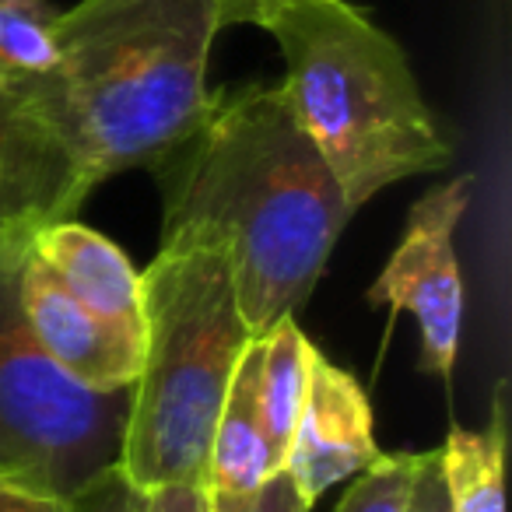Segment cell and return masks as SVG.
Here are the masks:
<instances>
[{
    "instance_id": "cell-11",
    "label": "cell",
    "mask_w": 512,
    "mask_h": 512,
    "mask_svg": "<svg viewBox=\"0 0 512 512\" xmlns=\"http://www.w3.org/2000/svg\"><path fill=\"white\" fill-rule=\"evenodd\" d=\"M256 376H260V341H249L228 393L214 421L211 449H207L204 488L207 495H246L278 470H285L267 442L260 404H256Z\"/></svg>"
},
{
    "instance_id": "cell-12",
    "label": "cell",
    "mask_w": 512,
    "mask_h": 512,
    "mask_svg": "<svg viewBox=\"0 0 512 512\" xmlns=\"http://www.w3.org/2000/svg\"><path fill=\"white\" fill-rule=\"evenodd\" d=\"M505 432V386H498L484 432L449 428L439 449L449 512H505Z\"/></svg>"
},
{
    "instance_id": "cell-2",
    "label": "cell",
    "mask_w": 512,
    "mask_h": 512,
    "mask_svg": "<svg viewBox=\"0 0 512 512\" xmlns=\"http://www.w3.org/2000/svg\"><path fill=\"white\" fill-rule=\"evenodd\" d=\"M221 0H78L57 11L53 71L36 92L88 186L151 169L207 113Z\"/></svg>"
},
{
    "instance_id": "cell-4",
    "label": "cell",
    "mask_w": 512,
    "mask_h": 512,
    "mask_svg": "<svg viewBox=\"0 0 512 512\" xmlns=\"http://www.w3.org/2000/svg\"><path fill=\"white\" fill-rule=\"evenodd\" d=\"M141 372L130 386L120 474L144 495L204 484L214 421L249 334L225 253L200 235H172L141 274Z\"/></svg>"
},
{
    "instance_id": "cell-5",
    "label": "cell",
    "mask_w": 512,
    "mask_h": 512,
    "mask_svg": "<svg viewBox=\"0 0 512 512\" xmlns=\"http://www.w3.org/2000/svg\"><path fill=\"white\" fill-rule=\"evenodd\" d=\"M32 235L0 232V481L53 498L120 467L130 390L74 383L36 344L18 302Z\"/></svg>"
},
{
    "instance_id": "cell-15",
    "label": "cell",
    "mask_w": 512,
    "mask_h": 512,
    "mask_svg": "<svg viewBox=\"0 0 512 512\" xmlns=\"http://www.w3.org/2000/svg\"><path fill=\"white\" fill-rule=\"evenodd\" d=\"M418 453H383L372 467L355 474L334 512H407Z\"/></svg>"
},
{
    "instance_id": "cell-16",
    "label": "cell",
    "mask_w": 512,
    "mask_h": 512,
    "mask_svg": "<svg viewBox=\"0 0 512 512\" xmlns=\"http://www.w3.org/2000/svg\"><path fill=\"white\" fill-rule=\"evenodd\" d=\"M67 502H71V512H148V495L134 488L120 474V467L95 477L88 488H81Z\"/></svg>"
},
{
    "instance_id": "cell-7",
    "label": "cell",
    "mask_w": 512,
    "mask_h": 512,
    "mask_svg": "<svg viewBox=\"0 0 512 512\" xmlns=\"http://www.w3.org/2000/svg\"><path fill=\"white\" fill-rule=\"evenodd\" d=\"M32 78L0 71V232L8 235H36L74 218L92 193Z\"/></svg>"
},
{
    "instance_id": "cell-19",
    "label": "cell",
    "mask_w": 512,
    "mask_h": 512,
    "mask_svg": "<svg viewBox=\"0 0 512 512\" xmlns=\"http://www.w3.org/2000/svg\"><path fill=\"white\" fill-rule=\"evenodd\" d=\"M148 512H211V495L200 481L165 484L148 491Z\"/></svg>"
},
{
    "instance_id": "cell-9",
    "label": "cell",
    "mask_w": 512,
    "mask_h": 512,
    "mask_svg": "<svg viewBox=\"0 0 512 512\" xmlns=\"http://www.w3.org/2000/svg\"><path fill=\"white\" fill-rule=\"evenodd\" d=\"M18 302L36 344L57 369L95 393H120L137 383L141 341L85 309L50 267L29 249L18 278Z\"/></svg>"
},
{
    "instance_id": "cell-20",
    "label": "cell",
    "mask_w": 512,
    "mask_h": 512,
    "mask_svg": "<svg viewBox=\"0 0 512 512\" xmlns=\"http://www.w3.org/2000/svg\"><path fill=\"white\" fill-rule=\"evenodd\" d=\"M0 512H71V502L0 481Z\"/></svg>"
},
{
    "instance_id": "cell-17",
    "label": "cell",
    "mask_w": 512,
    "mask_h": 512,
    "mask_svg": "<svg viewBox=\"0 0 512 512\" xmlns=\"http://www.w3.org/2000/svg\"><path fill=\"white\" fill-rule=\"evenodd\" d=\"M211 512H309L285 470L246 495H211Z\"/></svg>"
},
{
    "instance_id": "cell-18",
    "label": "cell",
    "mask_w": 512,
    "mask_h": 512,
    "mask_svg": "<svg viewBox=\"0 0 512 512\" xmlns=\"http://www.w3.org/2000/svg\"><path fill=\"white\" fill-rule=\"evenodd\" d=\"M407 512H449L446 484H442V470H439V449H432V453H418V467H414Z\"/></svg>"
},
{
    "instance_id": "cell-3",
    "label": "cell",
    "mask_w": 512,
    "mask_h": 512,
    "mask_svg": "<svg viewBox=\"0 0 512 512\" xmlns=\"http://www.w3.org/2000/svg\"><path fill=\"white\" fill-rule=\"evenodd\" d=\"M225 25H260L281 46V88L351 211L453 162L404 50L348 0H239Z\"/></svg>"
},
{
    "instance_id": "cell-6",
    "label": "cell",
    "mask_w": 512,
    "mask_h": 512,
    "mask_svg": "<svg viewBox=\"0 0 512 512\" xmlns=\"http://www.w3.org/2000/svg\"><path fill=\"white\" fill-rule=\"evenodd\" d=\"M474 179L456 176L432 186L407 214L404 239L369 288V302L404 309L418 320L421 365L446 376L460 351L463 274L453 235L470 204Z\"/></svg>"
},
{
    "instance_id": "cell-21",
    "label": "cell",
    "mask_w": 512,
    "mask_h": 512,
    "mask_svg": "<svg viewBox=\"0 0 512 512\" xmlns=\"http://www.w3.org/2000/svg\"><path fill=\"white\" fill-rule=\"evenodd\" d=\"M235 4H239V0H221V29H225V15L235 8Z\"/></svg>"
},
{
    "instance_id": "cell-13",
    "label": "cell",
    "mask_w": 512,
    "mask_h": 512,
    "mask_svg": "<svg viewBox=\"0 0 512 512\" xmlns=\"http://www.w3.org/2000/svg\"><path fill=\"white\" fill-rule=\"evenodd\" d=\"M260 341V376H256V404H260V421H264L267 442L274 456L285 467L288 446H292L295 421L302 411L309 379V351L313 341L299 330L295 316L274 323Z\"/></svg>"
},
{
    "instance_id": "cell-1",
    "label": "cell",
    "mask_w": 512,
    "mask_h": 512,
    "mask_svg": "<svg viewBox=\"0 0 512 512\" xmlns=\"http://www.w3.org/2000/svg\"><path fill=\"white\" fill-rule=\"evenodd\" d=\"M151 172L162 239L200 235L221 246L253 337L313 295L355 214L271 81L211 92L204 120Z\"/></svg>"
},
{
    "instance_id": "cell-10",
    "label": "cell",
    "mask_w": 512,
    "mask_h": 512,
    "mask_svg": "<svg viewBox=\"0 0 512 512\" xmlns=\"http://www.w3.org/2000/svg\"><path fill=\"white\" fill-rule=\"evenodd\" d=\"M32 249L81 306L92 309L109 327L141 341V274L130 267L120 246H113L106 235L92 232L81 221L67 218L39 228L32 235Z\"/></svg>"
},
{
    "instance_id": "cell-8",
    "label": "cell",
    "mask_w": 512,
    "mask_h": 512,
    "mask_svg": "<svg viewBox=\"0 0 512 512\" xmlns=\"http://www.w3.org/2000/svg\"><path fill=\"white\" fill-rule=\"evenodd\" d=\"M383 456L372 432V407L351 372L334 365L313 344L302 411L295 421L285 474L292 477L302 502L313 509L316 498L334 484L362 474Z\"/></svg>"
},
{
    "instance_id": "cell-14",
    "label": "cell",
    "mask_w": 512,
    "mask_h": 512,
    "mask_svg": "<svg viewBox=\"0 0 512 512\" xmlns=\"http://www.w3.org/2000/svg\"><path fill=\"white\" fill-rule=\"evenodd\" d=\"M50 0H0V71L46 74L57 60Z\"/></svg>"
}]
</instances>
